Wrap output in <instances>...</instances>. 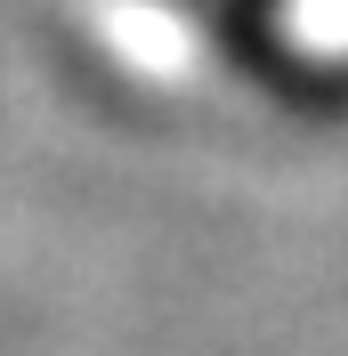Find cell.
I'll list each match as a JSON object with an SVG mask.
<instances>
[{"mask_svg": "<svg viewBox=\"0 0 348 356\" xmlns=\"http://www.w3.org/2000/svg\"><path fill=\"white\" fill-rule=\"evenodd\" d=\"M211 8V24H260V17H276L283 0H203Z\"/></svg>", "mask_w": 348, "mask_h": 356, "instance_id": "1", "label": "cell"}]
</instances>
